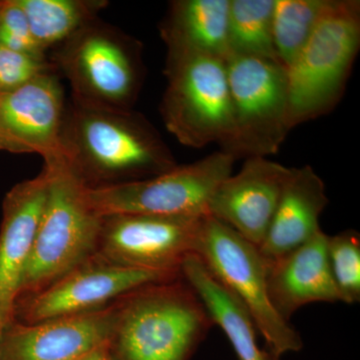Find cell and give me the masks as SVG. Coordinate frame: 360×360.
I'll list each match as a JSON object with an SVG mask.
<instances>
[{
  "instance_id": "4316f807",
  "label": "cell",
  "mask_w": 360,
  "mask_h": 360,
  "mask_svg": "<svg viewBox=\"0 0 360 360\" xmlns=\"http://www.w3.org/2000/svg\"><path fill=\"white\" fill-rule=\"evenodd\" d=\"M9 321H11V319L0 314V345H1L2 333H4V328H6L7 322ZM0 360H1V356H0Z\"/></svg>"
},
{
  "instance_id": "5b68a950",
  "label": "cell",
  "mask_w": 360,
  "mask_h": 360,
  "mask_svg": "<svg viewBox=\"0 0 360 360\" xmlns=\"http://www.w3.org/2000/svg\"><path fill=\"white\" fill-rule=\"evenodd\" d=\"M165 75L160 111L169 134L182 146L217 143L229 153L236 129L224 59L167 51Z\"/></svg>"
},
{
  "instance_id": "7a4b0ae2",
  "label": "cell",
  "mask_w": 360,
  "mask_h": 360,
  "mask_svg": "<svg viewBox=\"0 0 360 360\" xmlns=\"http://www.w3.org/2000/svg\"><path fill=\"white\" fill-rule=\"evenodd\" d=\"M213 326L182 276L148 284L118 300L110 352L115 360H191Z\"/></svg>"
},
{
  "instance_id": "30bf717a",
  "label": "cell",
  "mask_w": 360,
  "mask_h": 360,
  "mask_svg": "<svg viewBox=\"0 0 360 360\" xmlns=\"http://www.w3.org/2000/svg\"><path fill=\"white\" fill-rule=\"evenodd\" d=\"M205 217L142 213L103 217L96 255L129 269L181 274L186 258L195 255Z\"/></svg>"
},
{
  "instance_id": "4fadbf2b",
  "label": "cell",
  "mask_w": 360,
  "mask_h": 360,
  "mask_svg": "<svg viewBox=\"0 0 360 360\" xmlns=\"http://www.w3.org/2000/svg\"><path fill=\"white\" fill-rule=\"evenodd\" d=\"M117 302L96 311L37 323L11 319L2 333L1 360L84 359L97 348L110 345Z\"/></svg>"
},
{
  "instance_id": "ac0fdd59",
  "label": "cell",
  "mask_w": 360,
  "mask_h": 360,
  "mask_svg": "<svg viewBox=\"0 0 360 360\" xmlns=\"http://www.w3.org/2000/svg\"><path fill=\"white\" fill-rule=\"evenodd\" d=\"M231 0H176L160 26L167 51L226 59Z\"/></svg>"
},
{
  "instance_id": "3957f363",
  "label": "cell",
  "mask_w": 360,
  "mask_h": 360,
  "mask_svg": "<svg viewBox=\"0 0 360 360\" xmlns=\"http://www.w3.org/2000/svg\"><path fill=\"white\" fill-rule=\"evenodd\" d=\"M46 200L18 298L51 285L96 255L103 217L87 198L84 180L65 158L45 161Z\"/></svg>"
},
{
  "instance_id": "9a60e30c",
  "label": "cell",
  "mask_w": 360,
  "mask_h": 360,
  "mask_svg": "<svg viewBox=\"0 0 360 360\" xmlns=\"http://www.w3.org/2000/svg\"><path fill=\"white\" fill-rule=\"evenodd\" d=\"M49 174L42 168L37 177L9 191L4 201L0 226V314L13 319L14 303L32 255L46 200Z\"/></svg>"
},
{
  "instance_id": "d4e9b609",
  "label": "cell",
  "mask_w": 360,
  "mask_h": 360,
  "mask_svg": "<svg viewBox=\"0 0 360 360\" xmlns=\"http://www.w3.org/2000/svg\"><path fill=\"white\" fill-rule=\"evenodd\" d=\"M52 70L56 68L46 58L13 51L0 45V92L18 89Z\"/></svg>"
},
{
  "instance_id": "d6986e66",
  "label": "cell",
  "mask_w": 360,
  "mask_h": 360,
  "mask_svg": "<svg viewBox=\"0 0 360 360\" xmlns=\"http://www.w3.org/2000/svg\"><path fill=\"white\" fill-rule=\"evenodd\" d=\"M181 276L205 304L212 317L231 341L238 360H281L257 343V328L248 310L212 276L196 255L186 258Z\"/></svg>"
},
{
  "instance_id": "44dd1931",
  "label": "cell",
  "mask_w": 360,
  "mask_h": 360,
  "mask_svg": "<svg viewBox=\"0 0 360 360\" xmlns=\"http://www.w3.org/2000/svg\"><path fill=\"white\" fill-rule=\"evenodd\" d=\"M274 8V0H231L229 56L278 60L272 34Z\"/></svg>"
},
{
  "instance_id": "2e32d148",
  "label": "cell",
  "mask_w": 360,
  "mask_h": 360,
  "mask_svg": "<svg viewBox=\"0 0 360 360\" xmlns=\"http://www.w3.org/2000/svg\"><path fill=\"white\" fill-rule=\"evenodd\" d=\"M322 229L304 245L266 264L267 290L272 307L284 321L304 305L340 302Z\"/></svg>"
},
{
  "instance_id": "ba28073f",
  "label": "cell",
  "mask_w": 360,
  "mask_h": 360,
  "mask_svg": "<svg viewBox=\"0 0 360 360\" xmlns=\"http://www.w3.org/2000/svg\"><path fill=\"white\" fill-rule=\"evenodd\" d=\"M236 160L225 151H217L148 179L87 187V198L103 217L122 213L203 217L215 189L232 174Z\"/></svg>"
},
{
  "instance_id": "ffe728a7",
  "label": "cell",
  "mask_w": 360,
  "mask_h": 360,
  "mask_svg": "<svg viewBox=\"0 0 360 360\" xmlns=\"http://www.w3.org/2000/svg\"><path fill=\"white\" fill-rule=\"evenodd\" d=\"M25 11L33 39L44 53L56 49L96 20L108 6L103 0H18Z\"/></svg>"
},
{
  "instance_id": "9c48e42d",
  "label": "cell",
  "mask_w": 360,
  "mask_h": 360,
  "mask_svg": "<svg viewBox=\"0 0 360 360\" xmlns=\"http://www.w3.org/2000/svg\"><path fill=\"white\" fill-rule=\"evenodd\" d=\"M225 65L236 129L229 155H276L291 130L288 70L276 59L232 54Z\"/></svg>"
},
{
  "instance_id": "6da1fadb",
  "label": "cell",
  "mask_w": 360,
  "mask_h": 360,
  "mask_svg": "<svg viewBox=\"0 0 360 360\" xmlns=\"http://www.w3.org/2000/svg\"><path fill=\"white\" fill-rule=\"evenodd\" d=\"M63 155L89 187L111 186L155 176L176 165L155 127L130 110L66 105Z\"/></svg>"
},
{
  "instance_id": "603a6c76",
  "label": "cell",
  "mask_w": 360,
  "mask_h": 360,
  "mask_svg": "<svg viewBox=\"0 0 360 360\" xmlns=\"http://www.w3.org/2000/svg\"><path fill=\"white\" fill-rule=\"evenodd\" d=\"M328 253L331 274L340 302L360 300V238L359 232L345 231L328 236Z\"/></svg>"
},
{
  "instance_id": "e0dca14e",
  "label": "cell",
  "mask_w": 360,
  "mask_h": 360,
  "mask_svg": "<svg viewBox=\"0 0 360 360\" xmlns=\"http://www.w3.org/2000/svg\"><path fill=\"white\" fill-rule=\"evenodd\" d=\"M328 205L326 184L314 168H291L269 231L258 248L265 262L300 248L321 231L319 219Z\"/></svg>"
},
{
  "instance_id": "52a82bcc",
  "label": "cell",
  "mask_w": 360,
  "mask_h": 360,
  "mask_svg": "<svg viewBox=\"0 0 360 360\" xmlns=\"http://www.w3.org/2000/svg\"><path fill=\"white\" fill-rule=\"evenodd\" d=\"M195 255L248 310L272 354L281 357L302 349L300 333L272 307L266 264L258 246L219 220L205 215Z\"/></svg>"
},
{
  "instance_id": "484cf974",
  "label": "cell",
  "mask_w": 360,
  "mask_h": 360,
  "mask_svg": "<svg viewBox=\"0 0 360 360\" xmlns=\"http://www.w3.org/2000/svg\"><path fill=\"white\" fill-rule=\"evenodd\" d=\"M82 360H112V354L110 352V345L97 348L94 352L87 355Z\"/></svg>"
},
{
  "instance_id": "7402d4cb",
  "label": "cell",
  "mask_w": 360,
  "mask_h": 360,
  "mask_svg": "<svg viewBox=\"0 0 360 360\" xmlns=\"http://www.w3.org/2000/svg\"><path fill=\"white\" fill-rule=\"evenodd\" d=\"M329 0H274L272 34L274 51L288 68L314 32Z\"/></svg>"
},
{
  "instance_id": "277c9868",
  "label": "cell",
  "mask_w": 360,
  "mask_h": 360,
  "mask_svg": "<svg viewBox=\"0 0 360 360\" xmlns=\"http://www.w3.org/2000/svg\"><path fill=\"white\" fill-rule=\"evenodd\" d=\"M360 46V2L329 0L314 32L288 68L290 129L340 103Z\"/></svg>"
},
{
  "instance_id": "5bb4252c",
  "label": "cell",
  "mask_w": 360,
  "mask_h": 360,
  "mask_svg": "<svg viewBox=\"0 0 360 360\" xmlns=\"http://www.w3.org/2000/svg\"><path fill=\"white\" fill-rule=\"evenodd\" d=\"M291 168L262 156L246 158L210 198L207 215L258 246L266 236Z\"/></svg>"
},
{
  "instance_id": "8992f818",
  "label": "cell",
  "mask_w": 360,
  "mask_h": 360,
  "mask_svg": "<svg viewBox=\"0 0 360 360\" xmlns=\"http://www.w3.org/2000/svg\"><path fill=\"white\" fill-rule=\"evenodd\" d=\"M52 65L72 101L96 108L131 110L143 82L141 44L97 18L56 47Z\"/></svg>"
},
{
  "instance_id": "7c38bea8",
  "label": "cell",
  "mask_w": 360,
  "mask_h": 360,
  "mask_svg": "<svg viewBox=\"0 0 360 360\" xmlns=\"http://www.w3.org/2000/svg\"><path fill=\"white\" fill-rule=\"evenodd\" d=\"M54 70L0 92V150L37 153L44 162L65 158L61 135L68 103Z\"/></svg>"
},
{
  "instance_id": "cb8c5ba5",
  "label": "cell",
  "mask_w": 360,
  "mask_h": 360,
  "mask_svg": "<svg viewBox=\"0 0 360 360\" xmlns=\"http://www.w3.org/2000/svg\"><path fill=\"white\" fill-rule=\"evenodd\" d=\"M0 45L13 51L46 58L33 39L27 18L18 0L0 1Z\"/></svg>"
},
{
  "instance_id": "83f0119b",
  "label": "cell",
  "mask_w": 360,
  "mask_h": 360,
  "mask_svg": "<svg viewBox=\"0 0 360 360\" xmlns=\"http://www.w3.org/2000/svg\"><path fill=\"white\" fill-rule=\"evenodd\" d=\"M112 360H115V359H113V356H112Z\"/></svg>"
},
{
  "instance_id": "8fae6325",
  "label": "cell",
  "mask_w": 360,
  "mask_h": 360,
  "mask_svg": "<svg viewBox=\"0 0 360 360\" xmlns=\"http://www.w3.org/2000/svg\"><path fill=\"white\" fill-rule=\"evenodd\" d=\"M180 276L120 266L96 255L44 290L16 300L13 319L30 324L96 311L142 286Z\"/></svg>"
}]
</instances>
